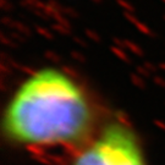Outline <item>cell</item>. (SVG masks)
<instances>
[{
  "instance_id": "obj_2",
  "label": "cell",
  "mask_w": 165,
  "mask_h": 165,
  "mask_svg": "<svg viewBox=\"0 0 165 165\" xmlns=\"http://www.w3.org/2000/svg\"><path fill=\"white\" fill-rule=\"evenodd\" d=\"M67 165H149L135 127L122 118H107L98 131L72 152Z\"/></svg>"
},
{
  "instance_id": "obj_1",
  "label": "cell",
  "mask_w": 165,
  "mask_h": 165,
  "mask_svg": "<svg viewBox=\"0 0 165 165\" xmlns=\"http://www.w3.org/2000/svg\"><path fill=\"white\" fill-rule=\"evenodd\" d=\"M105 119L71 75L56 67H42L11 93L2 115V133L5 142L17 149L73 152Z\"/></svg>"
}]
</instances>
